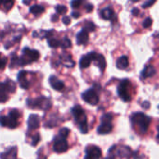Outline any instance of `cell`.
Returning <instances> with one entry per match:
<instances>
[{"label": "cell", "mask_w": 159, "mask_h": 159, "mask_svg": "<svg viewBox=\"0 0 159 159\" xmlns=\"http://www.w3.org/2000/svg\"><path fill=\"white\" fill-rule=\"evenodd\" d=\"M82 99L84 100V102H86L87 103H89L90 105H97L100 102L99 94H98L97 90L95 89V88H91V89L86 90L85 92H83Z\"/></svg>", "instance_id": "cell-10"}, {"label": "cell", "mask_w": 159, "mask_h": 159, "mask_svg": "<svg viewBox=\"0 0 159 159\" xmlns=\"http://www.w3.org/2000/svg\"><path fill=\"white\" fill-rule=\"evenodd\" d=\"M23 4H25V5H28V4H30L29 2H27V1H23Z\"/></svg>", "instance_id": "cell-44"}, {"label": "cell", "mask_w": 159, "mask_h": 159, "mask_svg": "<svg viewBox=\"0 0 159 159\" xmlns=\"http://www.w3.org/2000/svg\"><path fill=\"white\" fill-rule=\"evenodd\" d=\"M113 119H114V116L110 113L108 114H104L102 118H101V125L99 126L97 132L101 135H105L108 134L110 132H112L113 130Z\"/></svg>", "instance_id": "cell-8"}, {"label": "cell", "mask_w": 159, "mask_h": 159, "mask_svg": "<svg viewBox=\"0 0 159 159\" xmlns=\"http://www.w3.org/2000/svg\"><path fill=\"white\" fill-rule=\"evenodd\" d=\"M93 10V5L92 4H87L86 6V11L87 12H91Z\"/></svg>", "instance_id": "cell-37"}, {"label": "cell", "mask_w": 159, "mask_h": 159, "mask_svg": "<svg viewBox=\"0 0 159 159\" xmlns=\"http://www.w3.org/2000/svg\"><path fill=\"white\" fill-rule=\"evenodd\" d=\"M49 84L50 86L57 91H62L64 89V84L62 81H61L59 78H57L55 75H51L49 77Z\"/></svg>", "instance_id": "cell-16"}, {"label": "cell", "mask_w": 159, "mask_h": 159, "mask_svg": "<svg viewBox=\"0 0 159 159\" xmlns=\"http://www.w3.org/2000/svg\"><path fill=\"white\" fill-rule=\"evenodd\" d=\"M60 59H61V61L63 65H65L66 67H74L75 66V61L72 60V57L69 55V54H62L60 56Z\"/></svg>", "instance_id": "cell-22"}, {"label": "cell", "mask_w": 159, "mask_h": 159, "mask_svg": "<svg viewBox=\"0 0 159 159\" xmlns=\"http://www.w3.org/2000/svg\"><path fill=\"white\" fill-rule=\"evenodd\" d=\"M62 21H63L64 24L69 25V24L71 23V19H70L69 17H67V16H64V17L62 18Z\"/></svg>", "instance_id": "cell-36"}, {"label": "cell", "mask_w": 159, "mask_h": 159, "mask_svg": "<svg viewBox=\"0 0 159 159\" xmlns=\"http://www.w3.org/2000/svg\"><path fill=\"white\" fill-rule=\"evenodd\" d=\"M20 114L18 110H11L7 116H0V125L8 129H15L19 125Z\"/></svg>", "instance_id": "cell-5"}, {"label": "cell", "mask_w": 159, "mask_h": 159, "mask_svg": "<svg viewBox=\"0 0 159 159\" xmlns=\"http://www.w3.org/2000/svg\"><path fill=\"white\" fill-rule=\"evenodd\" d=\"M72 16L74 17V18H75V19H78L79 17H80V13L79 12H72Z\"/></svg>", "instance_id": "cell-38"}, {"label": "cell", "mask_w": 159, "mask_h": 159, "mask_svg": "<svg viewBox=\"0 0 159 159\" xmlns=\"http://www.w3.org/2000/svg\"><path fill=\"white\" fill-rule=\"evenodd\" d=\"M129 65V58L127 56H121L117 61H116V67L120 70H124L127 69Z\"/></svg>", "instance_id": "cell-23"}, {"label": "cell", "mask_w": 159, "mask_h": 159, "mask_svg": "<svg viewBox=\"0 0 159 159\" xmlns=\"http://www.w3.org/2000/svg\"><path fill=\"white\" fill-rule=\"evenodd\" d=\"M130 122L132 129L137 133H139L140 135H144L149 129V126L152 122V118L143 113L137 112L131 115Z\"/></svg>", "instance_id": "cell-1"}, {"label": "cell", "mask_w": 159, "mask_h": 159, "mask_svg": "<svg viewBox=\"0 0 159 159\" xmlns=\"http://www.w3.org/2000/svg\"><path fill=\"white\" fill-rule=\"evenodd\" d=\"M28 72L26 71H20L18 75V81H19V84L20 86V88L24 89H29L30 87V81L27 79V76H28Z\"/></svg>", "instance_id": "cell-15"}, {"label": "cell", "mask_w": 159, "mask_h": 159, "mask_svg": "<svg viewBox=\"0 0 159 159\" xmlns=\"http://www.w3.org/2000/svg\"><path fill=\"white\" fill-rule=\"evenodd\" d=\"M21 56L20 57H17L14 55H12V60H11V68L13 67L14 63H15V66H18V65H27V64H30L34 61H38L39 57H40V54L38 52V50H35V49H31L29 48H24L21 51Z\"/></svg>", "instance_id": "cell-2"}, {"label": "cell", "mask_w": 159, "mask_h": 159, "mask_svg": "<svg viewBox=\"0 0 159 159\" xmlns=\"http://www.w3.org/2000/svg\"><path fill=\"white\" fill-rule=\"evenodd\" d=\"M143 108H145V109H149V107H150V103H149L148 102H143Z\"/></svg>", "instance_id": "cell-40"}, {"label": "cell", "mask_w": 159, "mask_h": 159, "mask_svg": "<svg viewBox=\"0 0 159 159\" xmlns=\"http://www.w3.org/2000/svg\"><path fill=\"white\" fill-rule=\"evenodd\" d=\"M40 142V135L37 133V134H34L33 137H32V141H31V145L32 146H36L38 144V143Z\"/></svg>", "instance_id": "cell-31"}, {"label": "cell", "mask_w": 159, "mask_h": 159, "mask_svg": "<svg viewBox=\"0 0 159 159\" xmlns=\"http://www.w3.org/2000/svg\"><path fill=\"white\" fill-rule=\"evenodd\" d=\"M51 20H52L53 21H56V20H58V16H57V15H54V16L51 18Z\"/></svg>", "instance_id": "cell-41"}, {"label": "cell", "mask_w": 159, "mask_h": 159, "mask_svg": "<svg viewBox=\"0 0 159 159\" xmlns=\"http://www.w3.org/2000/svg\"><path fill=\"white\" fill-rule=\"evenodd\" d=\"M44 11H45V7L40 5H33L32 7H30V12L32 14L39 15V14L43 13Z\"/></svg>", "instance_id": "cell-24"}, {"label": "cell", "mask_w": 159, "mask_h": 159, "mask_svg": "<svg viewBox=\"0 0 159 159\" xmlns=\"http://www.w3.org/2000/svg\"><path fill=\"white\" fill-rule=\"evenodd\" d=\"M157 132H158V134H157V141L159 142V126L157 127Z\"/></svg>", "instance_id": "cell-43"}, {"label": "cell", "mask_w": 159, "mask_h": 159, "mask_svg": "<svg viewBox=\"0 0 159 159\" xmlns=\"http://www.w3.org/2000/svg\"><path fill=\"white\" fill-rule=\"evenodd\" d=\"M89 42V33L83 29L76 34V43L78 45H86Z\"/></svg>", "instance_id": "cell-21"}, {"label": "cell", "mask_w": 159, "mask_h": 159, "mask_svg": "<svg viewBox=\"0 0 159 159\" xmlns=\"http://www.w3.org/2000/svg\"><path fill=\"white\" fill-rule=\"evenodd\" d=\"M157 73V70L156 68L153 66V65H147L144 67V69L142 71V74H141V76L143 79L144 78H149V77H152L153 75H155Z\"/></svg>", "instance_id": "cell-20"}, {"label": "cell", "mask_w": 159, "mask_h": 159, "mask_svg": "<svg viewBox=\"0 0 159 159\" xmlns=\"http://www.w3.org/2000/svg\"><path fill=\"white\" fill-rule=\"evenodd\" d=\"M69 133H70V129H66V128H63V129H61L60 130L58 136L61 137V138L66 139V138L68 137Z\"/></svg>", "instance_id": "cell-28"}, {"label": "cell", "mask_w": 159, "mask_h": 159, "mask_svg": "<svg viewBox=\"0 0 159 159\" xmlns=\"http://www.w3.org/2000/svg\"><path fill=\"white\" fill-rule=\"evenodd\" d=\"M83 30L88 32V33H90V32H94L96 30V25L91 22V21H87L84 26H83Z\"/></svg>", "instance_id": "cell-26"}, {"label": "cell", "mask_w": 159, "mask_h": 159, "mask_svg": "<svg viewBox=\"0 0 159 159\" xmlns=\"http://www.w3.org/2000/svg\"><path fill=\"white\" fill-rule=\"evenodd\" d=\"M7 58L6 57H3L1 54H0V69H4L6 64H7Z\"/></svg>", "instance_id": "cell-34"}, {"label": "cell", "mask_w": 159, "mask_h": 159, "mask_svg": "<svg viewBox=\"0 0 159 159\" xmlns=\"http://www.w3.org/2000/svg\"><path fill=\"white\" fill-rule=\"evenodd\" d=\"M92 61H93V60H92V53L89 52V54L84 55V56L81 58L80 61H79L80 68H81V69H86V68H88V67L91 64Z\"/></svg>", "instance_id": "cell-19"}, {"label": "cell", "mask_w": 159, "mask_h": 159, "mask_svg": "<svg viewBox=\"0 0 159 159\" xmlns=\"http://www.w3.org/2000/svg\"><path fill=\"white\" fill-rule=\"evenodd\" d=\"M26 103L27 106L33 109H41L44 111H48L51 108V101L48 98L46 97H38L35 99H27L26 100Z\"/></svg>", "instance_id": "cell-6"}, {"label": "cell", "mask_w": 159, "mask_h": 159, "mask_svg": "<svg viewBox=\"0 0 159 159\" xmlns=\"http://www.w3.org/2000/svg\"><path fill=\"white\" fill-rule=\"evenodd\" d=\"M155 3H156V1H147V2H145V3L143 5V8H147V7H149L150 6L154 5Z\"/></svg>", "instance_id": "cell-35"}, {"label": "cell", "mask_w": 159, "mask_h": 159, "mask_svg": "<svg viewBox=\"0 0 159 159\" xmlns=\"http://www.w3.org/2000/svg\"><path fill=\"white\" fill-rule=\"evenodd\" d=\"M91 53H92V60H93V61L103 72L105 67H106V61H105L104 57L102 54H99V53H97L95 51H91Z\"/></svg>", "instance_id": "cell-14"}, {"label": "cell", "mask_w": 159, "mask_h": 159, "mask_svg": "<svg viewBox=\"0 0 159 159\" xmlns=\"http://www.w3.org/2000/svg\"><path fill=\"white\" fill-rule=\"evenodd\" d=\"M1 5L4 6L5 10H9L14 5V2L13 1H0V6Z\"/></svg>", "instance_id": "cell-29"}, {"label": "cell", "mask_w": 159, "mask_h": 159, "mask_svg": "<svg viewBox=\"0 0 159 159\" xmlns=\"http://www.w3.org/2000/svg\"><path fill=\"white\" fill-rule=\"evenodd\" d=\"M139 13H140V11H139L138 8H133V9H132V15H133V16H137Z\"/></svg>", "instance_id": "cell-39"}, {"label": "cell", "mask_w": 159, "mask_h": 159, "mask_svg": "<svg viewBox=\"0 0 159 159\" xmlns=\"http://www.w3.org/2000/svg\"><path fill=\"white\" fill-rule=\"evenodd\" d=\"M1 159H17V148L11 147L0 155Z\"/></svg>", "instance_id": "cell-18"}, {"label": "cell", "mask_w": 159, "mask_h": 159, "mask_svg": "<svg viewBox=\"0 0 159 159\" xmlns=\"http://www.w3.org/2000/svg\"><path fill=\"white\" fill-rule=\"evenodd\" d=\"M131 153L132 152H131L130 148L128 146H120V147L113 146L109 150V155L113 156L115 158L117 157L121 159H130Z\"/></svg>", "instance_id": "cell-9"}, {"label": "cell", "mask_w": 159, "mask_h": 159, "mask_svg": "<svg viewBox=\"0 0 159 159\" xmlns=\"http://www.w3.org/2000/svg\"><path fill=\"white\" fill-rule=\"evenodd\" d=\"M117 94L125 102H129L132 100V85L129 79H123L117 86Z\"/></svg>", "instance_id": "cell-4"}, {"label": "cell", "mask_w": 159, "mask_h": 159, "mask_svg": "<svg viewBox=\"0 0 159 159\" xmlns=\"http://www.w3.org/2000/svg\"><path fill=\"white\" fill-rule=\"evenodd\" d=\"M68 143L66 142V139L61 138L59 136H57L54 139V143H53V150L54 152L58 153V154H61L64 153L68 150Z\"/></svg>", "instance_id": "cell-11"}, {"label": "cell", "mask_w": 159, "mask_h": 159, "mask_svg": "<svg viewBox=\"0 0 159 159\" xmlns=\"http://www.w3.org/2000/svg\"><path fill=\"white\" fill-rule=\"evenodd\" d=\"M100 16L102 19L106 20H111L113 22H115L116 20V14L114 11V9L110 7L102 8L100 12Z\"/></svg>", "instance_id": "cell-13"}, {"label": "cell", "mask_w": 159, "mask_h": 159, "mask_svg": "<svg viewBox=\"0 0 159 159\" xmlns=\"http://www.w3.org/2000/svg\"><path fill=\"white\" fill-rule=\"evenodd\" d=\"M28 129L33 130V129H36L39 128L40 125V119L39 116L37 115H31L28 118Z\"/></svg>", "instance_id": "cell-17"}, {"label": "cell", "mask_w": 159, "mask_h": 159, "mask_svg": "<svg viewBox=\"0 0 159 159\" xmlns=\"http://www.w3.org/2000/svg\"><path fill=\"white\" fill-rule=\"evenodd\" d=\"M48 44L50 48H59L61 46V40L54 38V37H49L48 39Z\"/></svg>", "instance_id": "cell-25"}, {"label": "cell", "mask_w": 159, "mask_h": 159, "mask_svg": "<svg viewBox=\"0 0 159 159\" xmlns=\"http://www.w3.org/2000/svg\"><path fill=\"white\" fill-rule=\"evenodd\" d=\"M71 46H72V43H71V40L68 37H63L62 40H61V48H71Z\"/></svg>", "instance_id": "cell-27"}, {"label": "cell", "mask_w": 159, "mask_h": 159, "mask_svg": "<svg viewBox=\"0 0 159 159\" xmlns=\"http://www.w3.org/2000/svg\"><path fill=\"white\" fill-rule=\"evenodd\" d=\"M105 159H115V158H114V157H112L111 155H109V154H108L107 157H106V158H105Z\"/></svg>", "instance_id": "cell-42"}, {"label": "cell", "mask_w": 159, "mask_h": 159, "mask_svg": "<svg viewBox=\"0 0 159 159\" xmlns=\"http://www.w3.org/2000/svg\"><path fill=\"white\" fill-rule=\"evenodd\" d=\"M56 11L60 15H62V14H65L67 12V7L63 5H58V6H56Z\"/></svg>", "instance_id": "cell-30"}, {"label": "cell", "mask_w": 159, "mask_h": 159, "mask_svg": "<svg viewBox=\"0 0 159 159\" xmlns=\"http://www.w3.org/2000/svg\"><path fill=\"white\" fill-rule=\"evenodd\" d=\"M152 23H153L152 19H151L150 17H148V18H146V19L144 20V21H143V27H144V28H149V27H151Z\"/></svg>", "instance_id": "cell-32"}, {"label": "cell", "mask_w": 159, "mask_h": 159, "mask_svg": "<svg viewBox=\"0 0 159 159\" xmlns=\"http://www.w3.org/2000/svg\"><path fill=\"white\" fill-rule=\"evenodd\" d=\"M16 89V84L10 79H7L5 82L0 83V102H6L8 100V94L14 93Z\"/></svg>", "instance_id": "cell-7"}, {"label": "cell", "mask_w": 159, "mask_h": 159, "mask_svg": "<svg viewBox=\"0 0 159 159\" xmlns=\"http://www.w3.org/2000/svg\"><path fill=\"white\" fill-rule=\"evenodd\" d=\"M102 150L95 145H89L86 148V157L84 159H100Z\"/></svg>", "instance_id": "cell-12"}, {"label": "cell", "mask_w": 159, "mask_h": 159, "mask_svg": "<svg viewBox=\"0 0 159 159\" xmlns=\"http://www.w3.org/2000/svg\"><path fill=\"white\" fill-rule=\"evenodd\" d=\"M82 4H83V1H81V0H75V1L71 2V6L74 8H78Z\"/></svg>", "instance_id": "cell-33"}, {"label": "cell", "mask_w": 159, "mask_h": 159, "mask_svg": "<svg viewBox=\"0 0 159 159\" xmlns=\"http://www.w3.org/2000/svg\"><path fill=\"white\" fill-rule=\"evenodd\" d=\"M71 113H72L75 122L78 124L80 131L84 134L88 133V131H89L88 120H87V116H86L83 108L79 105H75L72 108Z\"/></svg>", "instance_id": "cell-3"}]
</instances>
